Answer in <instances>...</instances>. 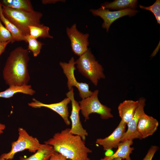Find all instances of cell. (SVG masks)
<instances>
[{
	"instance_id": "1",
	"label": "cell",
	"mask_w": 160,
	"mask_h": 160,
	"mask_svg": "<svg viewBox=\"0 0 160 160\" xmlns=\"http://www.w3.org/2000/svg\"><path fill=\"white\" fill-rule=\"evenodd\" d=\"M51 145L57 152L71 160H90L88 153L92 152L85 145L80 136L74 135L70 128H66L55 133L52 137L44 142Z\"/></svg>"
},
{
	"instance_id": "2",
	"label": "cell",
	"mask_w": 160,
	"mask_h": 160,
	"mask_svg": "<svg viewBox=\"0 0 160 160\" xmlns=\"http://www.w3.org/2000/svg\"><path fill=\"white\" fill-rule=\"evenodd\" d=\"M28 51L21 46L10 52L2 72L3 79L9 86L28 84L30 79L28 69Z\"/></svg>"
},
{
	"instance_id": "3",
	"label": "cell",
	"mask_w": 160,
	"mask_h": 160,
	"mask_svg": "<svg viewBox=\"0 0 160 160\" xmlns=\"http://www.w3.org/2000/svg\"><path fill=\"white\" fill-rule=\"evenodd\" d=\"M1 5L4 16L19 29L25 36L29 35V26H39L42 24L40 19L42 15L41 12L35 11L28 12Z\"/></svg>"
},
{
	"instance_id": "4",
	"label": "cell",
	"mask_w": 160,
	"mask_h": 160,
	"mask_svg": "<svg viewBox=\"0 0 160 160\" xmlns=\"http://www.w3.org/2000/svg\"><path fill=\"white\" fill-rule=\"evenodd\" d=\"M76 64L79 71L95 86L99 80L105 78L102 66L96 60L89 49L80 56Z\"/></svg>"
},
{
	"instance_id": "5",
	"label": "cell",
	"mask_w": 160,
	"mask_h": 160,
	"mask_svg": "<svg viewBox=\"0 0 160 160\" xmlns=\"http://www.w3.org/2000/svg\"><path fill=\"white\" fill-rule=\"evenodd\" d=\"M18 137L17 140L11 144L10 151L2 154L0 157L7 159H12L17 152L25 150H28L31 153H35L41 146L36 137L30 135L25 130L22 128L18 129Z\"/></svg>"
},
{
	"instance_id": "6",
	"label": "cell",
	"mask_w": 160,
	"mask_h": 160,
	"mask_svg": "<svg viewBox=\"0 0 160 160\" xmlns=\"http://www.w3.org/2000/svg\"><path fill=\"white\" fill-rule=\"evenodd\" d=\"M99 90H96L92 94L79 102L81 112L86 121L89 119V115L92 113L100 115L101 118L107 119L113 118L111 109L102 104L98 98Z\"/></svg>"
},
{
	"instance_id": "7",
	"label": "cell",
	"mask_w": 160,
	"mask_h": 160,
	"mask_svg": "<svg viewBox=\"0 0 160 160\" xmlns=\"http://www.w3.org/2000/svg\"><path fill=\"white\" fill-rule=\"evenodd\" d=\"M60 65L63 69L64 73L67 79V86L70 90L75 86L78 89L80 97L84 99L90 96L93 92L89 90V85L86 83L79 82L75 77L74 71L76 69L75 66L76 61L72 57L68 63L60 62Z\"/></svg>"
},
{
	"instance_id": "8",
	"label": "cell",
	"mask_w": 160,
	"mask_h": 160,
	"mask_svg": "<svg viewBox=\"0 0 160 160\" xmlns=\"http://www.w3.org/2000/svg\"><path fill=\"white\" fill-rule=\"evenodd\" d=\"M67 97L71 101L72 106L71 114L70 119L72 123L70 131L73 134L81 137L84 141L88 133L83 127L80 120L79 115L80 108L79 103L75 100L73 87L66 94Z\"/></svg>"
},
{
	"instance_id": "9",
	"label": "cell",
	"mask_w": 160,
	"mask_h": 160,
	"mask_svg": "<svg viewBox=\"0 0 160 160\" xmlns=\"http://www.w3.org/2000/svg\"><path fill=\"white\" fill-rule=\"evenodd\" d=\"M66 33L71 41L72 50L75 54L80 56L87 50L89 34H83L79 31L76 24L70 28H67Z\"/></svg>"
},
{
	"instance_id": "10",
	"label": "cell",
	"mask_w": 160,
	"mask_h": 160,
	"mask_svg": "<svg viewBox=\"0 0 160 160\" xmlns=\"http://www.w3.org/2000/svg\"><path fill=\"white\" fill-rule=\"evenodd\" d=\"M90 11L95 16L100 17L103 20L102 27L108 32L111 24L116 20L126 15L129 16L135 15L138 12L137 10L128 9L116 11H111L108 9L101 7L97 9H91Z\"/></svg>"
},
{
	"instance_id": "11",
	"label": "cell",
	"mask_w": 160,
	"mask_h": 160,
	"mask_svg": "<svg viewBox=\"0 0 160 160\" xmlns=\"http://www.w3.org/2000/svg\"><path fill=\"white\" fill-rule=\"evenodd\" d=\"M137 107L132 119L127 124L128 128L125 132L121 140V142L127 140H132L135 139H142L137 131L138 123L141 115L145 112L144 108L145 105V99L143 97L138 100Z\"/></svg>"
},
{
	"instance_id": "12",
	"label": "cell",
	"mask_w": 160,
	"mask_h": 160,
	"mask_svg": "<svg viewBox=\"0 0 160 160\" xmlns=\"http://www.w3.org/2000/svg\"><path fill=\"white\" fill-rule=\"evenodd\" d=\"M71 102L68 97L65 98L62 101L57 103L50 104L43 103L35 98H33V101L28 103L29 106L38 108L46 107L55 111L59 114L63 118L65 124L67 126L70 124L68 119L69 113L68 105Z\"/></svg>"
},
{
	"instance_id": "13",
	"label": "cell",
	"mask_w": 160,
	"mask_h": 160,
	"mask_svg": "<svg viewBox=\"0 0 160 160\" xmlns=\"http://www.w3.org/2000/svg\"><path fill=\"white\" fill-rule=\"evenodd\" d=\"M127 124L121 121L117 127L108 136L104 138H98L96 143L102 146L105 151L117 148L121 142L125 132Z\"/></svg>"
},
{
	"instance_id": "14",
	"label": "cell",
	"mask_w": 160,
	"mask_h": 160,
	"mask_svg": "<svg viewBox=\"0 0 160 160\" xmlns=\"http://www.w3.org/2000/svg\"><path fill=\"white\" fill-rule=\"evenodd\" d=\"M159 123L156 119L152 116L142 114L139 118L137 129L142 139L152 135L157 130Z\"/></svg>"
},
{
	"instance_id": "15",
	"label": "cell",
	"mask_w": 160,
	"mask_h": 160,
	"mask_svg": "<svg viewBox=\"0 0 160 160\" xmlns=\"http://www.w3.org/2000/svg\"><path fill=\"white\" fill-rule=\"evenodd\" d=\"M138 103V100H126L120 103L118 110L121 121L127 124L133 117Z\"/></svg>"
},
{
	"instance_id": "16",
	"label": "cell",
	"mask_w": 160,
	"mask_h": 160,
	"mask_svg": "<svg viewBox=\"0 0 160 160\" xmlns=\"http://www.w3.org/2000/svg\"><path fill=\"white\" fill-rule=\"evenodd\" d=\"M133 144L132 140H127L120 143L116 151L113 154L109 156H105L100 160H112L116 158H120L125 160H131L130 155L134 150L131 147Z\"/></svg>"
},
{
	"instance_id": "17",
	"label": "cell",
	"mask_w": 160,
	"mask_h": 160,
	"mask_svg": "<svg viewBox=\"0 0 160 160\" xmlns=\"http://www.w3.org/2000/svg\"><path fill=\"white\" fill-rule=\"evenodd\" d=\"M137 4V0H116L111 2H105L102 4L101 7L119 10L128 9H135Z\"/></svg>"
},
{
	"instance_id": "18",
	"label": "cell",
	"mask_w": 160,
	"mask_h": 160,
	"mask_svg": "<svg viewBox=\"0 0 160 160\" xmlns=\"http://www.w3.org/2000/svg\"><path fill=\"white\" fill-rule=\"evenodd\" d=\"M0 19L5 27L10 32L15 41H24L27 43L25 36L15 25L4 15L2 11V5L0 2Z\"/></svg>"
},
{
	"instance_id": "19",
	"label": "cell",
	"mask_w": 160,
	"mask_h": 160,
	"mask_svg": "<svg viewBox=\"0 0 160 160\" xmlns=\"http://www.w3.org/2000/svg\"><path fill=\"white\" fill-rule=\"evenodd\" d=\"M55 151L51 145L42 144L33 154L27 158L20 157V160H49Z\"/></svg>"
},
{
	"instance_id": "20",
	"label": "cell",
	"mask_w": 160,
	"mask_h": 160,
	"mask_svg": "<svg viewBox=\"0 0 160 160\" xmlns=\"http://www.w3.org/2000/svg\"><path fill=\"white\" fill-rule=\"evenodd\" d=\"M21 93L32 95H34L35 91L30 85L21 86H11L5 90L0 92V97L9 98L13 96L16 93Z\"/></svg>"
},
{
	"instance_id": "21",
	"label": "cell",
	"mask_w": 160,
	"mask_h": 160,
	"mask_svg": "<svg viewBox=\"0 0 160 160\" xmlns=\"http://www.w3.org/2000/svg\"><path fill=\"white\" fill-rule=\"evenodd\" d=\"M2 4L9 8L28 12L34 10L30 1L28 0H3Z\"/></svg>"
},
{
	"instance_id": "22",
	"label": "cell",
	"mask_w": 160,
	"mask_h": 160,
	"mask_svg": "<svg viewBox=\"0 0 160 160\" xmlns=\"http://www.w3.org/2000/svg\"><path fill=\"white\" fill-rule=\"evenodd\" d=\"M29 35L36 39L38 38H53L49 33V27L42 24L39 26H29Z\"/></svg>"
},
{
	"instance_id": "23",
	"label": "cell",
	"mask_w": 160,
	"mask_h": 160,
	"mask_svg": "<svg viewBox=\"0 0 160 160\" xmlns=\"http://www.w3.org/2000/svg\"><path fill=\"white\" fill-rule=\"evenodd\" d=\"M27 43H28L27 49L31 52L34 57H37L40 53L44 44L39 41L30 35L25 36Z\"/></svg>"
},
{
	"instance_id": "24",
	"label": "cell",
	"mask_w": 160,
	"mask_h": 160,
	"mask_svg": "<svg viewBox=\"0 0 160 160\" xmlns=\"http://www.w3.org/2000/svg\"><path fill=\"white\" fill-rule=\"evenodd\" d=\"M139 7L142 9L149 10L154 15L158 23L160 24V1L156 0L152 5L149 7H145L139 5Z\"/></svg>"
},
{
	"instance_id": "25",
	"label": "cell",
	"mask_w": 160,
	"mask_h": 160,
	"mask_svg": "<svg viewBox=\"0 0 160 160\" xmlns=\"http://www.w3.org/2000/svg\"><path fill=\"white\" fill-rule=\"evenodd\" d=\"M9 41L11 43L15 41L11 34L3 25L0 19V43Z\"/></svg>"
},
{
	"instance_id": "26",
	"label": "cell",
	"mask_w": 160,
	"mask_h": 160,
	"mask_svg": "<svg viewBox=\"0 0 160 160\" xmlns=\"http://www.w3.org/2000/svg\"><path fill=\"white\" fill-rule=\"evenodd\" d=\"M159 149V147L157 146H152L143 160H152L155 153Z\"/></svg>"
},
{
	"instance_id": "27",
	"label": "cell",
	"mask_w": 160,
	"mask_h": 160,
	"mask_svg": "<svg viewBox=\"0 0 160 160\" xmlns=\"http://www.w3.org/2000/svg\"><path fill=\"white\" fill-rule=\"evenodd\" d=\"M49 160H71L68 159L58 152L55 151Z\"/></svg>"
},
{
	"instance_id": "28",
	"label": "cell",
	"mask_w": 160,
	"mask_h": 160,
	"mask_svg": "<svg viewBox=\"0 0 160 160\" xmlns=\"http://www.w3.org/2000/svg\"><path fill=\"white\" fill-rule=\"evenodd\" d=\"M10 42L9 41L0 43V56L5 51L7 44Z\"/></svg>"
},
{
	"instance_id": "29",
	"label": "cell",
	"mask_w": 160,
	"mask_h": 160,
	"mask_svg": "<svg viewBox=\"0 0 160 160\" xmlns=\"http://www.w3.org/2000/svg\"><path fill=\"white\" fill-rule=\"evenodd\" d=\"M61 1V0H42V2L43 4H47L55 3L57 1Z\"/></svg>"
},
{
	"instance_id": "30",
	"label": "cell",
	"mask_w": 160,
	"mask_h": 160,
	"mask_svg": "<svg viewBox=\"0 0 160 160\" xmlns=\"http://www.w3.org/2000/svg\"><path fill=\"white\" fill-rule=\"evenodd\" d=\"M6 128L5 125L0 123V135L3 132V131Z\"/></svg>"
},
{
	"instance_id": "31",
	"label": "cell",
	"mask_w": 160,
	"mask_h": 160,
	"mask_svg": "<svg viewBox=\"0 0 160 160\" xmlns=\"http://www.w3.org/2000/svg\"><path fill=\"white\" fill-rule=\"evenodd\" d=\"M122 159L120 158H116L113 159L112 160H121Z\"/></svg>"
},
{
	"instance_id": "32",
	"label": "cell",
	"mask_w": 160,
	"mask_h": 160,
	"mask_svg": "<svg viewBox=\"0 0 160 160\" xmlns=\"http://www.w3.org/2000/svg\"><path fill=\"white\" fill-rule=\"evenodd\" d=\"M0 160H12L10 159H4L2 157H0Z\"/></svg>"
}]
</instances>
